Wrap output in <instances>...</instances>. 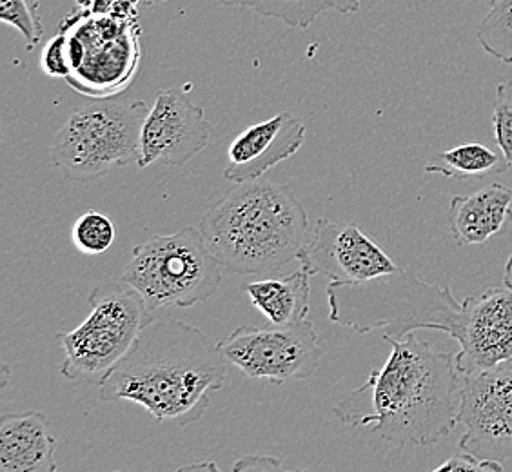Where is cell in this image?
<instances>
[{
	"mask_svg": "<svg viewBox=\"0 0 512 472\" xmlns=\"http://www.w3.org/2000/svg\"><path fill=\"white\" fill-rule=\"evenodd\" d=\"M391 354L367 382L347 394L333 413L351 427L396 447H429L453 433L462 405L463 374L456 353H445L418 336L382 335Z\"/></svg>",
	"mask_w": 512,
	"mask_h": 472,
	"instance_id": "1",
	"label": "cell"
},
{
	"mask_svg": "<svg viewBox=\"0 0 512 472\" xmlns=\"http://www.w3.org/2000/svg\"><path fill=\"white\" fill-rule=\"evenodd\" d=\"M218 344L182 320H153L100 385L102 402L128 400L157 422L195 423L226 384Z\"/></svg>",
	"mask_w": 512,
	"mask_h": 472,
	"instance_id": "2",
	"label": "cell"
},
{
	"mask_svg": "<svg viewBox=\"0 0 512 472\" xmlns=\"http://www.w3.org/2000/svg\"><path fill=\"white\" fill-rule=\"evenodd\" d=\"M218 264L247 276H271L298 260L309 238L307 211L295 191L266 178L235 184L200 220Z\"/></svg>",
	"mask_w": 512,
	"mask_h": 472,
	"instance_id": "3",
	"label": "cell"
},
{
	"mask_svg": "<svg viewBox=\"0 0 512 472\" xmlns=\"http://www.w3.org/2000/svg\"><path fill=\"white\" fill-rule=\"evenodd\" d=\"M329 320L360 335L382 329L404 338L416 329L442 331L456 340L463 304L440 280L425 282L413 271L398 269L367 282H329Z\"/></svg>",
	"mask_w": 512,
	"mask_h": 472,
	"instance_id": "4",
	"label": "cell"
},
{
	"mask_svg": "<svg viewBox=\"0 0 512 472\" xmlns=\"http://www.w3.org/2000/svg\"><path fill=\"white\" fill-rule=\"evenodd\" d=\"M120 280L137 289L155 316L158 311L186 309L213 298L222 286V266L200 229L184 227L135 246Z\"/></svg>",
	"mask_w": 512,
	"mask_h": 472,
	"instance_id": "5",
	"label": "cell"
},
{
	"mask_svg": "<svg viewBox=\"0 0 512 472\" xmlns=\"http://www.w3.org/2000/svg\"><path fill=\"white\" fill-rule=\"evenodd\" d=\"M149 109L144 100L111 99L80 108L57 135L51 151L53 166L69 182L91 184L111 169L138 162Z\"/></svg>",
	"mask_w": 512,
	"mask_h": 472,
	"instance_id": "6",
	"label": "cell"
},
{
	"mask_svg": "<svg viewBox=\"0 0 512 472\" xmlns=\"http://www.w3.org/2000/svg\"><path fill=\"white\" fill-rule=\"evenodd\" d=\"M88 304L91 311L86 320L57 336L64 347L60 373L73 382L102 385L155 316L137 289L122 280L97 284Z\"/></svg>",
	"mask_w": 512,
	"mask_h": 472,
	"instance_id": "7",
	"label": "cell"
},
{
	"mask_svg": "<svg viewBox=\"0 0 512 472\" xmlns=\"http://www.w3.org/2000/svg\"><path fill=\"white\" fill-rule=\"evenodd\" d=\"M60 31L68 42L71 75L66 82L82 95L111 99L133 82L140 66L138 20L71 13Z\"/></svg>",
	"mask_w": 512,
	"mask_h": 472,
	"instance_id": "8",
	"label": "cell"
},
{
	"mask_svg": "<svg viewBox=\"0 0 512 472\" xmlns=\"http://www.w3.org/2000/svg\"><path fill=\"white\" fill-rule=\"evenodd\" d=\"M218 349L227 364L271 384L311 378L322 358L315 325L309 320L287 327L240 325L218 342Z\"/></svg>",
	"mask_w": 512,
	"mask_h": 472,
	"instance_id": "9",
	"label": "cell"
},
{
	"mask_svg": "<svg viewBox=\"0 0 512 472\" xmlns=\"http://www.w3.org/2000/svg\"><path fill=\"white\" fill-rule=\"evenodd\" d=\"M458 423L460 451L478 460H512V360L485 373L463 376Z\"/></svg>",
	"mask_w": 512,
	"mask_h": 472,
	"instance_id": "10",
	"label": "cell"
},
{
	"mask_svg": "<svg viewBox=\"0 0 512 472\" xmlns=\"http://www.w3.org/2000/svg\"><path fill=\"white\" fill-rule=\"evenodd\" d=\"M298 260L309 276L333 282H367L396 273L400 267L355 224L318 218Z\"/></svg>",
	"mask_w": 512,
	"mask_h": 472,
	"instance_id": "11",
	"label": "cell"
},
{
	"mask_svg": "<svg viewBox=\"0 0 512 472\" xmlns=\"http://www.w3.org/2000/svg\"><path fill=\"white\" fill-rule=\"evenodd\" d=\"M209 138L211 124L204 108L193 104L180 89H162L142 128L138 168L153 164L182 168L206 149Z\"/></svg>",
	"mask_w": 512,
	"mask_h": 472,
	"instance_id": "12",
	"label": "cell"
},
{
	"mask_svg": "<svg viewBox=\"0 0 512 472\" xmlns=\"http://www.w3.org/2000/svg\"><path fill=\"white\" fill-rule=\"evenodd\" d=\"M456 367L463 376L485 373L512 360V291L489 287L462 302Z\"/></svg>",
	"mask_w": 512,
	"mask_h": 472,
	"instance_id": "13",
	"label": "cell"
},
{
	"mask_svg": "<svg viewBox=\"0 0 512 472\" xmlns=\"http://www.w3.org/2000/svg\"><path fill=\"white\" fill-rule=\"evenodd\" d=\"M306 140V126L291 113H278L244 129L227 149L224 177L233 184L264 177L276 164L293 157Z\"/></svg>",
	"mask_w": 512,
	"mask_h": 472,
	"instance_id": "14",
	"label": "cell"
},
{
	"mask_svg": "<svg viewBox=\"0 0 512 472\" xmlns=\"http://www.w3.org/2000/svg\"><path fill=\"white\" fill-rule=\"evenodd\" d=\"M57 440L42 413L0 418V472H57Z\"/></svg>",
	"mask_w": 512,
	"mask_h": 472,
	"instance_id": "15",
	"label": "cell"
},
{
	"mask_svg": "<svg viewBox=\"0 0 512 472\" xmlns=\"http://www.w3.org/2000/svg\"><path fill=\"white\" fill-rule=\"evenodd\" d=\"M512 218V187L494 182L467 197H453L449 227L458 247L482 246Z\"/></svg>",
	"mask_w": 512,
	"mask_h": 472,
	"instance_id": "16",
	"label": "cell"
},
{
	"mask_svg": "<svg viewBox=\"0 0 512 472\" xmlns=\"http://www.w3.org/2000/svg\"><path fill=\"white\" fill-rule=\"evenodd\" d=\"M309 273L298 269L282 278H262L244 284V293L251 304L266 316L269 324L278 327L306 322L309 315Z\"/></svg>",
	"mask_w": 512,
	"mask_h": 472,
	"instance_id": "17",
	"label": "cell"
},
{
	"mask_svg": "<svg viewBox=\"0 0 512 472\" xmlns=\"http://www.w3.org/2000/svg\"><path fill=\"white\" fill-rule=\"evenodd\" d=\"M224 6L251 10L271 19L282 20L287 26L307 30L324 11L355 13L360 0H218Z\"/></svg>",
	"mask_w": 512,
	"mask_h": 472,
	"instance_id": "18",
	"label": "cell"
},
{
	"mask_svg": "<svg viewBox=\"0 0 512 472\" xmlns=\"http://www.w3.org/2000/svg\"><path fill=\"white\" fill-rule=\"evenodd\" d=\"M509 169L502 151H493L478 142L460 144L440 153L436 164L425 166V173H434L451 180H471V178L500 175Z\"/></svg>",
	"mask_w": 512,
	"mask_h": 472,
	"instance_id": "19",
	"label": "cell"
},
{
	"mask_svg": "<svg viewBox=\"0 0 512 472\" xmlns=\"http://www.w3.org/2000/svg\"><path fill=\"white\" fill-rule=\"evenodd\" d=\"M476 40L489 57L512 66V0H489Z\"/></svg>",
	"mask_w": 512,
	"mask_h": 472,
	"instance_id": "20",
	"label": "cell"
},
{
	"mask_svg": "<svg viewBox=\"0 0 512 472\" xmlns=\"http://www.w3.org/2000/svg\"><path fill=\"white\" fill-rule=\"evenodd\" d=\"M71 240L82 255H102L117 240V227L108 215L88 211L75 220L71 227Z\"/></svg>",
	"mask_w": 512,
	"mask_h": 472,
	"instance_id": "21",
	"label": "cell"
},
{
	"mask_svg": "<svg viewBox=\"0 0 512 472\" xmlns=\"http://www.w3.org/2000/svg\"><path fill=\"white\" fill-rule=\"evenodd\" d=\"M39 10V0H0V20L19 31L28 51L35 50L44 35Z\"/></svg>",
	"mask_w": 512,
	"mask_h": 472,
	"instance_id": "22",
	"label": "cell"
},
{
	"mask_svg": "<svg viewBox=\"0 0 512 472\" xmlns=\"http://www.w3.org/2000/svg\"><path fill=\"white\" fill-rule=\"evenodd\" d=\"M493 128L498 149L512 166V80H503L494 89Z\"/></svg>",
	"mask_w": 512,
	"mask_h": 472,
	"instance_id": "23",
	"label": "cell"
},
{
	"mask_svg": "<svg viewBox=\"0 0 512 472\" xmlns=\"http://www.w3.org/2000/svg\"><path fill=\"white\" fill-rule=\"evenodd\" d=\"M40 68L48 75L55 79H68L71 75L68 60V42L66 35L59 31L53 39L48 40V44L44 46L42 57H40Z\"/></svg>",
	"mask_w": 512,
	"mask_h": 472,
	"instance_id": "24",
	"label": "cell"
},
{
	"mask_svg": "<svg viewBox=\"0 0 512 472\" xmlns=\"http://www.w3.org/2000/svg\"><path fill=\"white\" fill-rule=\"evenodd\" d=\"M431 472H503L502 463L478 460L473 454L460 453L451 456Z\"/></svg>",
	"mask_w": 512,
	"mask_h": 472,
	"instance_id": "25",
	"label": "cell"
},
{
	"mask_svg": "<svg viewBox=\"0 0 512 472\" xmlns=\"http://www.w3.org/2000/svg\"><path fill=\"white\" fill-rule=\"evenodd\" d=\"M231 472H311L307 469L300 471H287L284 463L280 462L276 456L271 454H247L244 458H240Z\"/></svg>",
	"mask_w": 512,
	"mask_h": 472,
	"instance_id": "26",
	"label": "cell"
},
{
	"mask_svg": "<svg viewBox=\"0 0 512 472\" xmlns=\"http://www.w3.org/2000/svg\"><path fill=\"white\" fill-rule=\"evenodd\" d=\"M140 0H113V17L129 20L137 19V4Z\"/></svg>",
	"mask_w": 512,
	"mask_h": 472,
	"instance_id": "27",
	"label": "cell"
},
{
	"mask_svg": "<svg viewBox=\"0 0 512 472\" xmlns=\"http://www.w3.org/2000/svg\"><path fill=\"white\" fill-rule=\"evenodd\" d=\"M175 472H222L215 462H197L188 463V465H182L178 467Z\"/></svg>",
	"mask_w": 512,
	"mask_h": 472,
	"instance_id": "28",
	"label": "cell"
},
{
	"mask_svg": "<svg viewBox=\"0 0 512 472\" xmlns=\"http://www.w3.org/2000/svg\"><path fill=\"white\" fill-rule=\"evenodd\" d=\"M503 286L512 291V255L509 256L505 269H503Z\"/></svg>",
	"mask_w": 512,
	"mask_h": 472,
	"instance_id": "29",
	"label": "cell"
},
{
	"mask_svg": "<svg viewBox=\"0 0 512 472\" xmlns=\"http://www.w3.org/2000/svg\"><path fill=\"white\" fill-rule=\"evenodd\" d=\"M142 2H158V0H142Z\"/></svg>",
	"mask_w": 512,
	"mask_h": 472,
	"instance_id": "30",
	"label": "cell"
},
{
	"mask_svg": "<svg viewBox=\"0 0 512 472\" xmlns=\"http://www.w3.org/2000/svg\"><path fill=\"white\" fill-rule=\"evenodd\" d=\"M117 472H122V471H117Z\"/></svg>",
	"mask_w": 512,
	"mask_h": 472,
	"instance_id": "31",
	"label": "cell"
}]
</instances>
